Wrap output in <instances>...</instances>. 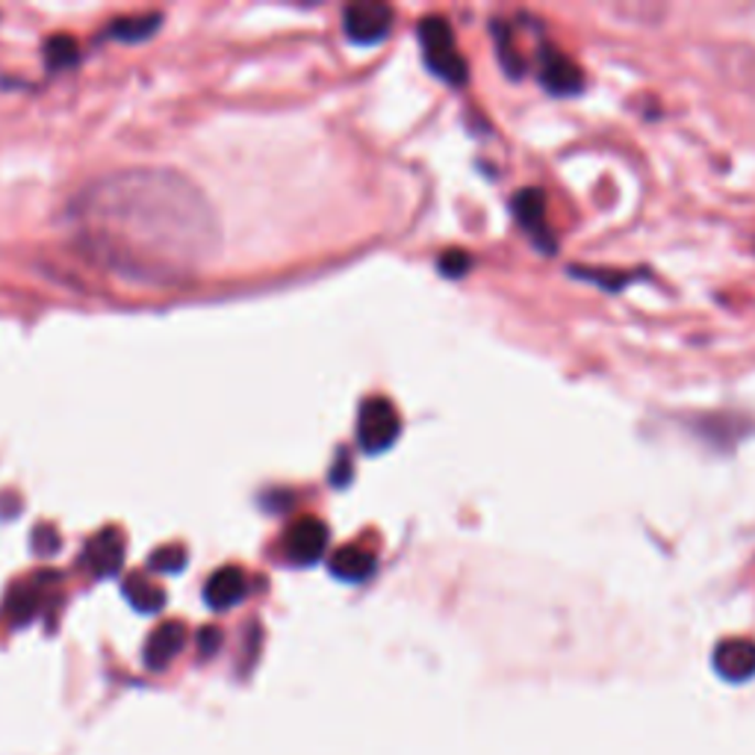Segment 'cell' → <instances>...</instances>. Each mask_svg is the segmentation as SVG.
Listing matches in <instances>:
<instances>
[{
	"mask_svg": "<svg viewBox=\"0 0 755 755\" xmlns=\"http://www.w3.org/2000/svg\"><path fill=\"white\" fill-rule=\"evenodd\" d=\"M89 258L130 281L175 284L219 245L216 210L201 186L172 168H124L98 177L68 207Z\"/></svg>",
	"mask_w": 755,
	"mask_h": 755,
	"instance_id": "1",
	"label": "cell"
},
{
	"mask_svg": "<svg viewBox=\"0 0 755 755\" xmlns=\"http://www.w3.org/2000/svg\"><path fill=\"white\" fill-rule=\"evenodd\" d=\"M419 45H423V59L431 68V74H437L440 80H446L451 86L467 84L470 68H467V59L458 51V42H455L449 21L442 19V15L423 19V24H419Z\"/></svg>",
	"mask_w": 755,
	"mask_h": 755,
	"instance_id": "2",
	"label": "cell"
},
{
	"mask_svg": "<svg viewBox=\"0 0 755 755\" xmlns=\"http://www.w3.org/2000/svg\"><path fill=\"white\" fill-rule=\"evenodd\" d=\"M402 434V416L396 405L384 396L366 398L358 414V446L366 455H381L387 451Z\"/></svg>",
	"mask_w": 755,
	"mask_h": 755,
	"instance_id": "3",
	"label": "cell"
},
{
	"mask_svg": "<svg viewBox=\"0 0 755 755\" xmlns=\"http://www.w3.org/2000/svg\"><path fill=\"white\" fill-rule=\"evenodd\" d=\"M393 28V10L378 0H360L342 10V30L354 45H378Z\"/></svg>",
	"mask_w": 755,
	"mask_h": 755,
	"instance_id": "4",
	"label": "cell"
},
{
	"mask_svg": "<svg viewBox=\"0 0 755 755\" xmlns=\"http://www.w3.org/2000/svg\"><path fill=\"white\" fill-rule=\"evenodd\" d=\"M328 549V525L316 516L295 519L284 535V552L295 567H314Z\"/></svg>",
	"mask_w": 755,
	"mask_h": 755,
	"instance_id": "5",
	"label": "cell"
},
{
	"mask_svg": "<svg viewBox=\"0 0 755 755\" xmlns=\"http://www.w3.org/2000/svg\"><path fill=\"white\" fill-rule=\"evenodd\" d=\"M511 210H514V219L519 221L532 242H535L540 251H555V233L549 228V216H546V195L540 189H519L511 201Z\"/></svg>",
	"mask_w": 755,
	"mask_h": 755,
	"instance_id": "6",
	"label": "cell"
},
{
	"mask_svg": "<svg viewBox=\"0 0 755 755\" xmlns=\"http://www.w3.org/2000/svg\"><path fill=\"white\" fill-rule=\"evenodd\" d=\"M540 80L552 95H579L584 89V74L579 65L552 45L540 47Z\"/></svg>",
	"mask_w": 755,
	"mask_h": 755,
	"instance_id": "7",
	"label": "cell"
},
{
	"mask_svg": "<svg viewBox=\"0 0 755 755\" xmlns=\"http://www.w3.org/2000/svg\"><path fill=\"white\" fill-rule=\"evenodd\" d=\"M714 670L729 682H746L755 676V641L729 637L714 649Z\"/></svg>",
	"mask_w": 755,
	"mask_h": 755,
	"instance_id": "8",
	"label": "cell"
},
{
	"mask_svg": "<svg viewBox=\"0 0 755 755\" xmlns=\"http://www.w3.org/2000/svg\"><path fill=\"white\" fill-rule=\"evenodd\" d=\"M86 567L98 576V579H107V576H116L124 563V535L119 528H103L98 535L89 540L86 546Z\"/></svg>",
	"mask_w": 755,
	"mask_h": 755,
	"instance_id": "9",
	"label": "cell"
},
{
	"mask_svg": "<svg viewBox=\"0 0 755 755\" xmlns=\"http://www.w3.org/2000/svg\"><path fill=\"white\" fill-rule=\"evenodd\" d=\"M249 597V581L240 567H221L204 584V599L212 611H228Z\"/></svg>",
	"mask_w": 755,
	"mask_h": 755,
	"instance_id": "10",
	"label": "cell"
},
{
	"mask_svg": "<svg viewBox=\"0 0 755 755\" xmlns=\"http://www.w3.org/2000/svg\"><path fill=\"white\" fill-rule=\"evenodd\" d=\"M184 644H186L184 623H177V620H166L163 626L154 628L151 637H147L145 653H142L145 667L147 670H166L168 664H172V658L184 649Z\"/></svg>",
	"mask_w": 755,
	"mask_h": 755,
	"instance_id": "11",
	"label": "cell"
},
{
	"mask_svg": "<svg viewBox=\"0 0 755 755\" xmlns=\"http://www.w3.org/2000/svg\"><path fill=\"white\" fill-rule=\"evenodd\" d=\"M328 567H331L333 579L349 581V584H360V581H366L375 576L378 558L372 549H366V546L351 544V546H342L340 552H333Z\"/></svg>",
	"mask_w": 755,
	"mask_h": 755,
	"instance_id": "12",
	"label": "cell"
},
{
	"mask_svg": "<svg viewBox=\"0 0 755 755\" xmlns=\"http://www.w3.org/2000/svg\"><path fill=\"white\" fill-rule=\"evenodd\" d=\"M42 609V590L39 584H19V588L10 590V597L3 602V614L10 620L12 628H24L28 623H33Z\"/></svg>",
	"mask_w": 755,
	"mask_h": 755,
	"instance_id": "13",
	"label": "cell"
},
{
	"mask_svg": "<svg viewBox=\"0 0 755 755\" xmlns=\"http://www.w3.org/2000/svg\"><path fill=\"white\" fill-rule=\"evenodd\" d=\"M124 597H128V602L139 611V614H157V611H163V605H166V593H163V588L154 584L151 579H145L142 572H136V576H130V579L124 581Z\"/></svg>",
	"mask_w": 755,
	"mask_h": 755,
	"instance_id": "14",
	"label": "cell"
},
{
	"mask_svg": "<svg viewBox=\"0 0 755 755\" xmlns=\"http://www.w3.org/2000/svg\"><path fill=\"white\" fill-rule=\"evenodd\" d=\"M157 28H160L157 12H147V15H128V19L112 21L110 36L121 39V42H142V39L151 36Z\"/></svg>",
	"mask_w": 755,
	"mask_h": 755,
	"instance_id": "15",
	"label": "cell"
},
{
	"mask_svg": "<svg viewBox=\"0 0 755 755\" xmlns=\"http://www.w3.org/2000/svg\"><path fill=\"white\" fill-rule=\"evenodd\" d=\"M45 59L54 72H65V68H72V65L80 59V47H77V42H74L72 36L47 39Z\"/></svg>",
	"mask_w": 755,
	"mask_h": 755,
	"instance_id": "16",
	"label": "cell"
},
{
	"mask_svg": "<svg viewBox=\"0 0 755 755\" xmlns=\"http://www.w3.org/2000/svg\"><path fill=\"white\" fill-rule=\"evenodd\" d=\"M147 567L157 572H180L186 567V549L184 546H163L157 552L147 558Z\"/></svg>",
	"mask_w": 755,
	"mask_h": 755,
	"instance_id": "17",
	"label": "cell"
},
{
	"mask_svg": "<svg viewBox=\"0 0 755 755\" xmlns=\"http://www.w3.org/2000/svg\"><path fill=\"white\" fill-rule=\"evenodd\" d=\"M470 266H472V258L467 254V251H461V249H451V251H446L440 258V272L446 277H461V275H467L470 272Z\"/></svg>",
	"mask_w": 755,
	"mask_h": 755,
	"instance_id": "18",
	"label": "cell"
},
{
	"mask_svg": "<svg viewBox=\"0 0 755 755\" xmlns=\"http://www.w3.org/2000/svg\"><path fill=\"white\" fill-rule=\"evenodd\" d=\"M221 646V632L216 626H204L201 632H198V653H201V658H212V655L219 653Z\"/></svg>",
	"mask_w": 755,
	"mask_h": 755,
	"instance_id": "19",
	"label": "cell"
}]
</instances>
